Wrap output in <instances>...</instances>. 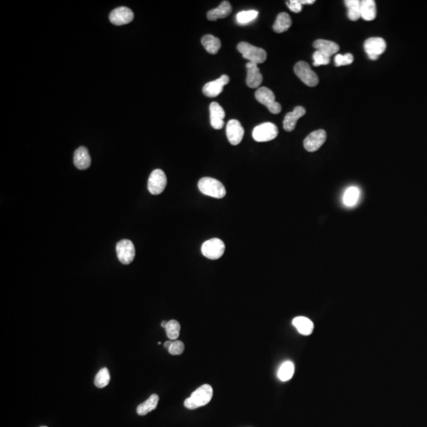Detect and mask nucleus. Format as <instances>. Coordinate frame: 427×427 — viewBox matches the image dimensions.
<instances>
[{"label":"nucleus","mask_w":427,"mask_h":427,"mask_svg":"<svg viewBox=\"0 0 427 427\" xmlns=\"http://www.w3.org/2000/svg\"><path fill=\"white\" fill-rule=\"evenodd\" d=\"M213 397V389L211 385L205 384L192 392L189 398L185 401V407L189 410L199 408L209 404Z\"/></svg>","instance_id":"obj_1"},{"label":"nucleus","mask_w":427,"mask_h":427,"mask_svg":"<svg viewBox=\"0 0 427 427\" xmlns=\"http://www.w3.org/2000/svg\"><path fill=\"white\" fill-rule=\"evenodd\" d=\"M200 192L206 196L216 199H222L226 195V190L223 184L211 177H204L198 183Z\"/></svg>","instance_id":"obj_2"},{"label":"nucleus","mask_w":427,"mask_h":427,"mask_svg":"<svg viewBox=\"0 0 427 427\" xmlns=\"http://www.w3.org/2000/svg\"><path fill=\"white\" fill-rule=\"evenodd\" d=\"M238 50L242 54L244 59H248L251 63L259 64L265 62L267 59V53L263 49L253 46L249 43L242 42L238 44Z\"/></svg>","instance_id":"obj_3"},{"label":"nucleus","mask_w":427,"mask_h":427,"mask_svg":"<svg viewBox=\"0 0 427 427\" xmlns=\"http://www.w3.org/2000/svg\"><path fill=\"white\" fill-rule=\"evenodd\" d=\"M255 97L260 103L265 106L272 113L278 114L282 110L281 105L276 101V96L273 92L267 87L258 89L256 91Z\"/></svg>","instance_id":"obj_4"},{"label":"nucleus","mask_w":427,"mask_h":427,"mask_svg":"<svg viewBox=\"0 0 427 427\" xmlns=\"http://www.w3.org/2000/svg\"><path fill=\"white\" fill-rule=\"evenodd\" d=\"M295 73L306 86L314 87L319 83L317 74L311 69L310 64L305 61H299L295 64Z\"/></svg>","instance_id":"obj_5"},{"label":"nucleus","mask_w":427,"mask_h":427,"mask_svg":"<svg viewBox=\"0 0 427 427\" xmlns=\"http://www.w3.org/2000/svg\"><path fill=\"white\" fill-rule=\"evenodd\" d=\"M278 128L273 123H263L256 127L253 130V137L255 141H272L278 136Z\"/></svg>","instance_id":"obj_6"},{"label":"nucleus","mask_w":427,"mask_h":427,"mask_svg":"<svg viewBox=\"0 0 427 427\" xmlns=\"http://www.w3.org/2000/svg\"><path fill=\"white\" fill-rule=\"evenodd\" d=\"M224 242L219 238H212L203 244L201 251L205 257L210 260H218L223 257L225 252Z\"/></svg>","instance_id":"obj_7"},{"label":"nucleus","mask_w":427,"mask_h":427,"mask_svg":"<svg viewBox=\"0 0 427 427\" xmlns=\"http://www.w3.org/2000/svg\"><path fill=\"white\" fill-rule=\"evenodd\" d=\"M387 44L383 38L371 37L364 43V49L371 60H377L386 50Z\"/></svg>","instance_id":"obj_8"},{"label":"nucleus","mask_w":427,"mask_h":427,"mask_svg":"<svg viewBox=\"0 0 427 427\" xmlns=\"http://www.w3.org/2000/svg\"><path fill=\"white\" fill-rule=\"evenodd\" d=\"M116 250L118 259L123 264H130L135 259V246L130 240L124 239L118 242Z\"/></svg>","instance_id":"obj_9"},{"label":"nucleus","mask_w":427,"mask_h":427,"mask_svg":"<svg viewBox=\"0 0 427 427\" xmlns=\"http://www.w3.org/2000/svg\"><path fill=\"white\" fill-rule=\"evenodd\" d=\"M167 178L162 169H155L152 172L148 180V190L152 195H159L167 187Z\"/></svg>","instance_id":"obj_10"},{"label":"nucleus","mask_w":427,"mask_h":427,"mask_svg":"<svg viewBox=\"0 0 427 427\" xmlns=\"http://www.w3.org/2000/svg\"><path fill=\"white\" fill-rule=\"evenodd\" d=\"M326 139L327 133L325 130L323 129L314 130L305 138L304 148L309 152L316 151L325 143Z\"/></svg>","instance_id":"obj_11"},{"label":"nucleus","mask_w":427,"mask_h":427,"mask_svg":"<svg viewBox=\"0 0 427 427\" xmlns=\"http://www.w3.org/2000/svg\"><path fill=\"white\" fill-rule=\"evenodd\" d=\"M244 135V130L238 120H230L226 124V136L231 145L240 144Z\"/></svg>","instance_id":"obj_12"},{"label":"nucleus","mask_w":427,"mask_h":427,"mask_svg":"<svg viewBox=\"0 0 427 427\" xmlns=\"http://www.w3.org/2000/svg\"><path fill=\"white\" fill-rule=\"evenodd\" d=\"M229 82V76L223 74L216 80L211 81L204 85L203 93L207 97H216L221 94L223 88Z\"/></svg>","instance_id":"obj_13"},{"label":"nucleus","mask_w":427,"mask_h":427,"mask_svg":"<svg viewBox=\"0 0 427 427\" xmlns=\"http://www.w3.org/2000/svg\"><path fill=\"white\" fill-rule=\"evenodd\" d=\"M134 19L132 11L125 6L118 7L111 11L110 20L111 23L116 25H122L130 23Z\"/></svg>","instance_id":"obj_14"},{"label":"nucleus","mask_w":427,"mask_h":427,"mask_svg":"<svg viewBox=\"0 0 427 427\" xmlns=\"http://www.w3.org/2000/svg\"><path fill=\"white\" fill-rule=\"evenodd\" d=\"M210 119H211V127L216 130H220L224 127V118L225 112L219 103L212 102L210 105Z\"/></svg>","instance_id":"obj_15"},{"label":"nucleus","mask_w":427,"mask_h":427,"mask_svg":"<svg viewBox=\"0 0 427 427\" xmlns=\"http://www.w3.org/2000/svg\"><path fill=\"white\" fill-rule=\"evenodd\" d=\"M246 84L250 88H257L263 82V76L256 63L248 62L246 64Z\"/></svg>","instance_id":"obj_16"},{"label":"nucleus","mask_w":427,"mask_h":427,"mask_svg":"<svg viewBox=\"0 0 427 427\" xmlns=\"http://www.w3.org/2000/svg\"><path fill=\"white\" fill-rule=\"evenodd\" d=\"M305 109L302 106H296L293 111L288 112L283 120V129L286 131H292L296 127L297 120L305 115Z\"/></svg>","instance_id":"obj_17"},{"label":"nucleus","mask_w":427,"mask_h":427,"mask_svg":"<svg viewBox=\"0 0 427 427\" xmlns=\"http://www.w3.org/2000/svg\"><path fill=\"white\" fill-rule=\"evenodd\" d=\"M74 166L81 170H84L91 167V155L87 148L81 147L76 149L74 152Z\"/></svg>","instance_id":"obj_18"},{"label":"nucleus","mask_w":427,"mask_h":427,"mask_svg":"<svg viewBox=\"0 0 427 427\" xmlns=\"http://www.w3.org/2000/svg\"><path fill=\"white\" fill-rule=\"evenodd\" d=\"M314 48L316 51L320 52L327 56L331 57L339 50V46L336 43L331 41V40H323L319 39L314 41Z\"/></svg>","instance_id":"obj_19"},{"label":"nucleus","mask_w":427,"mask_h":427,"mask_svg":"<svg viewBox=\"0 0 427 427\" xmlns=\"http://www.w3.org/2000/svg\"><path fill=\"white\" fill-rule=\"evenodd\" d=\"M232 12V6L228 1H223L217 8L212 9L207 12V19L210 21H216L218 19H225Z\"/></svg>","instance_id":"obj_20"},{"label":"nucleus","mask_w":427,"mask_h":427,"mask_svg":"<svg viewBox=\"0 0 427 427\" xmlns=\"http://www.w3.org/2000/svg\"><path fill=\"white\" fill-rule=\"evenodd\" d=\"M361 18L366 21H372L377 16V7L374 0L360 1Z\"/></svg>","instance_id":"obj_21"},{"label":"nucleus","mask_w":427,"mask_h":427,"mask_svg":"<svg viewBox=\"0 0 427 427\" xmlns=\"http://www.w3.org/2000/svg\"><path fill=\"white\" fill-rule=\"evenodd\" d=\"M293 325L298 333L303 335H310L314 332V324L311 320L305 316H297L293 320Z\"/></svg>","instance_id":"obj_22"},{"label":"nucleus","mask_w":427,"mask_h":427,"mask_svg":"<svg viewBox=\"0 0 427 427\" xmlns=\"http://www.w3.org/2000/svg\"><path fill=\"white\" fill-rule=\"evenodd\" d=\"M291 25H292V20L290 15L287 13H280L274 23L273 30L277 34L284 33L291 28Z\"/></svg>","instance_id":"obj_23"},{"label":"nucleus","mask_w":427,"mask_h":427,"mask_svg":"<svg viewBox=\"0 0 427 427\" xmlns=\"http://www.w3.org/2000/svg\"><path fill=\"white\" fill-rule=\"evenodd\" d=\"M201 42H202V44L204 47L206 52L210 53V54H213V55H215V54L219 53V51L220 50V48H221V41H220V40H219V38L213 36L211 34H207V35L203 37Z\"/></svg>","instance_id":"obj_24"},{"label":"nucleus","mask_w":427,"mask_h":427,"mask_svg":"<svg viewBox=\"0 0 427 427\" xmlns=\"http://www.w3.org/2000/svg\"><path fill=\"white\" fill-rule=\"evenodd\" d=\"M158 401H159V396L157 394H153L146 400L145 402L142 403L138 406L136 410L138 415L143 416L148 413L151 412L152 410H154L158 406Z\"/></svg>","instance_id":"obj_25"},{"label":"nucleus","mask_w":427,"mask_h":427,"mask_svg":"<svg viewBox=\"0 0 427 427\" xmlns=\"http://www.w3.org/2000/svg\"><path fill=\"white\" fill-rule=\"evenodd\" d=\"M346 6L348 9L347 16L351 21H358L361 18L360 11V1L358 0H346L344 1Z\"/></svg>","instance_id":"obj_26"},{"label":"nucleus","mask_w":427,"mask_h":427,"mask_svg":"<svg viewBox=\"0 0 427 427\" xmlns=\"http://www.w3.org/2000/svg\"><path fill=\"white\" fill-rule=\"evenodd\" d=\"M294 373L295 365L291 361H286L280 366L278 371V377L282 381H287L292 378Z\"/></svg>","instance_id":"obj_27"},{"label":"nucleus","mask_w":427,"mask_h":427,"mask_svg":"<svg viewBox=\"0 0 427 427\" xmlns=\"http://www.w3.org/2000/svg\"><path fill=\"white\" fill-rule=\"evenodd\" d=\"M258 15H259V12L255 11V10L241 11L237 15V21L241 25H246V24L250 23L251 21H254Z\"/></svg>","instance_id":"obj_28"},{"label":"nucleus","mask_w":427,"mask_h":427,"mask_svg":"<svg viewBox=\"0 0 427 427\" xmlns=\"http://www.w3.org/2000/svg\"><path fill=\"white\" fill-rule=\"evenodd\" d=\"M359 197V190L358 187H350L346 190L344 196H343V203L347 206H353L358 201Z\"/></svg>","instance_id":"obj_29"},{"label":"nucleus","mask_w":427,"mask_h":427,"mask_svg":"<svg viewBox=\"0 0 427 427\" xmlns=\"http://www.w3.org/2000/svg\"><path fill=\"white\" fill-rule=\"evenodd\" d=\"M180 331H181V324L177 320H171L168 321L166 332L167 336L170 340H176L179 337Z\"/></svg>","instance_id":"obj_30"},{"label":"nucleus","mask_w":427,"mask_h":427,"mask_svg":"<svg viewBox=\"0 0 427 427\" xmlns=\"http://www.w3.org/2000/svg\"><path fill=\"white\" fill-rule=\"evenodd\" d=\"M110 371L107 368L101 369L99 372H97L94 379V384L97 388L102 389L107 386L110 383Z\"/></svg>","instance_id":"obj_31"},{"label":"nucleus","mask_w":427,"mask_h":427,"mask_svg":"<svg viewBox=\"0 0 427 427\" xmlns=\"http://www.w3.org/2000/svg\"><path fill=\"white\" fill-rule=\"evenodd\" d=\"M353 62V56L351 53H347L345 55L338 54L334 57V64L336 67H342L352 64Z\"/></svg>","instance_id":"obj_32"},{"label":"nucleus","mask_w":427,"mask_h":427,"mask_svg":"<svg viewBox=\"0 0 427 427\" xmlns=\"http://www.w3.org/2000/svg\"><path fill=\"white\" fill-rule=\"evenodd\" d=\"M314 58V67H319L321 65H328L330 63V57L327 56L320 52L316 51L313 56Z\"/></svg>","instance_id":"obj_33"},{"label":"nucleus","mask_w":427,"mask_h":427,"mask_svg":"<svg viewBox=\"0 0 427 427\" xmlns=\"http://www.w3.org/2000/svg\"><path fill=\"white\" fill-rule=\"evenodd\" d=\"M184 351H185V344L182 341L180 340L173 341L169 349L168 350V353L172 355H180L183 353Z\"/></svg>","instance_id":"obj_34"},{"label":"nucleus","mask_w":427,"mask_h":427,"mask_svg":"<svg viewBox=\"0 0 427 427\" xmlns=\"http://www.w3.org/2000/svg\"><path fill=\"white\" fill-rule=\"evenodd\" d=\"M286 6L291 11L295 13H300L302 11V5L300 0H289L286 2Z\"/></svg>","instance_id":"obj_35"},{"label":"nucleus","mask_w":427,"mask_h":427,"mask_svg":"<svg viewBox=\"0 0 427 427\" xmlns=\"http://www.w3.org/2000/svg\"><path fill=\"white\" fill-rule=\"evenodd\" d=\"M300 2H301V5H312L315 2V0H300Z\"/></svg>","instance_id":"obj_36"},{"label":"nucleus","mask_w":427,"mask_h":427,"mask_svg":"<svg viewBox=\"0 0 427 427\" xmlns=\"http://www.w3.org/2000/svg\"><path fill=\"white\" fill-rule=\"evenodd\" d=\"M172 343H173V341H167V342L164 343L165 348H167V350L169 349V347H170Z\"/></svg>","instance_id":"obj_37"},{"label":"nucleus","mask_w":427,"mask_h":427,"mask_svg":"<svg viewBox=\"0 0 427 427\" xmlns=\"http://www.w3.org/2000/svg\"><path fill=\"white\" fill-rule=\"evenodd\" d=\"M167 324H168V321H165L164 320V321L162 322V324H161V325H162V327H163V328H166Z\"/></svg>","instance_id":"obj_38"},{"label":"nucleus","mask_w":427,"mask_h":427,"mask_svg":"<svg viewBox=\"0 0 427 427\" xmlns=\"http://www.w3.org/2000/svg\"></svg>","instance_id":"obj_39"}]
</instances>
